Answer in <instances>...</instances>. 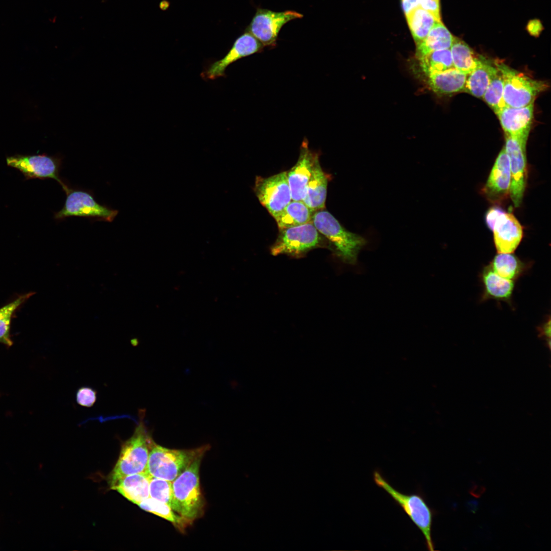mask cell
<instances>
[{"label":"cell","instance_id":"1","mask_svg":"<svg viewBox=\"0 0 551 551\" xmlns=\"http://www.w3.org/2000/svg\"><path fill=\"white\" fill-rule=\"evenodd\" d=\"M154 442L141 419L132 436L121 445L118 460L108 477L110 486L126 475L147 471L149 454Z\"/></svg>","mask_w":551,"mask_h":551},{"label":"cell","instance_id":"2","mask_svg":"<svg viewBox=\"0 0 551 551\" xmlns=\"http://www.w3.org/2000/svg\"><path fill=\"white\" fill-rule=\"evenodd\" d=\"M202 458L196 459L172 482L175 511L190 524L204 512L205 501L199 483Z\"/></svg>","mask_w":551,"mask_h":551},{"label":"cell","instance_id":"3","mask_svg":"<svg viewBox=\"0 0 551 551\" xmlns=\"http://www.w3.org/2000/svg\"><path fill=\"white\" fill-rule=\"evenodd\" d=\"M312 222L318 231L331 242L335 254L339 259L347 264H356L359 252L367 243L363 237L345 229L327 211H315Z\"/></svg>","mask_w":551,"mask_h":551},{"label":"cell","instance_id":"4","mask_svg":"<svg viewBox=\"0 0 551 551\" xmlns=\"http://www.w3.org/2000/svg\"><path fill=\"white\" fill-rule=\"evenodd\" d=\"M209 449V445L188 449H170L154 442L149 454L146 471L152 477L172 482Z\"/></svg>","mask_w":551,"mask_h":551},{"label":"cell","instance_id":"5","mask_svg":"<svg viewBox=\"0 0 551 551\" xmlns=\"http://www.w3.org/2000/svg\"><path fill=\"white\" fill-rule=\"evenodd\" d=\"M373 478L376 485L390 495L420 530L425 538L428 549L433 550L434 545L431 531L434 514L423 497L420 494L401 493L394 488L378 470L373 472Z\"/></svg>","mask_w":551,"mask_h":551},{"label":"cell","instance_id":"6","mask_svg":"<svg viewBox=\"0 0 551 551\" xmlns=\"http://www.w3.org/2000/svg\"><path fill=\"white\" fill-rule=\"evenodd\" d=\"M504 80V101L506 107L520 108L533 102L536 97L547 88L543 81L530 78L502 62H495Z\"/></svg>","mask_w":551,"mask_h":551},{"label":"cell","instance_id":"7","mask_svg":"<svg viewBox=\"0 0 551 551\" xmlns=\"http://www.w3.org/2000/svg\"><path fill=\"white\" fill-rule=\"evenodd\" d=\"M321 245L319 232L310 222L280 229L278 237L270 247V253L273 256L287 255L299 258Z\"/></svg>","mask_w":551,"mask_h":551},{"label":"cell","instance_id":"8","mask_svg":"<svg viewBox=\"0 0 551 551\" xmlns=\"http://www.w3.org/2000/svg\"><path fill=\"white\" fill-rule=\"evenodd\" d=\"M65 193L67 196L63 207L55 213L56 220L78 216L110 222L118 213V210L98 203L87 191L69 187Z\"/></svg>","mask_w":551,"mask_h":551},{"label":"cell","instance_id":"9","mask_svg":"<svg viewBox=\"0 0 551 551\" xmlns=\"http://www.w3.org/2000/svg\"><path fill=\"white\" fill-rule=\"evenodd\" d=\"M303 17V14L293 10L275 12L258 8L245 31L255 37L264 47L273 48L276 46L283 26L292 20Z\"/></svg>","mask_w":551,"mask_h":551},{"label":"cell","instance_id":"10","mask_svg":"<svg viewBox=\"0 0 551 551\" xmlns=\"http://www.w3.org/2000/svg\"><path fill=\"white\" fill-rule=\"evenodd\" d=\"M7 164L19 170L26 180L53 179L62 186L65 192L69 187L60 177L62 159L57 156L15 155L6 158Z\"/></svg>","mask_w":551,"mask_h":551},{"label":"cell","instance_id":"11","mask_svg":"<svg viewBox=\"0 0 551 551\" xmlns=\"http://www.w3.org/2000/svg\"><path fill=\"white\" fill-rule=\"evenodd\" d=\"M528 139L505 135V151L509 160L511 181L509 196L515 207L521 205L527 185Z\"/></svg>","mask_w":551,"mask_h":551},{"label":"cell","instance_id":"12","mask_svg":"<svg viewBox=\"0 0 551 551\" xmlns=\"http://www.w3.org/2000/svg\"><path fill=\"white\" fill-rule=\"evenodd\" d=\"M254 191L260 203L273 218L292 201L287 171L267 178L256 177Z\"/></svg>","mask_w":551,"mask_h":551},{"label":"cell","instance_id":"13","mask_svg":"<svg viewBox=\"0 0 551 551\" xmlns=\"http://www.w3.org/2000/svg\"><path fill=\"white\" fill-rule=\"evenodd\" d=\"M263 45L251 34L245 32L234 41L232 47L221 59L212 63L202 73L204 78L214 80L225 76L228 66L242 58L262 52Z\"/></svg>","mask_w":551,"mask_h":551},{"label":"cell","instance_id":"14","mask_svg":"<svg viewBox=\"0 0 551 551\" xmlns=\"http://www.w3.org/2000/svg\"><path fill=\"white\" fill-rule=\"evenodd\" d=\"M511 181L509 160L504 147L496 158L482 193L490 202L501 203L509 196Z\"/></svg>","mask_w":551,"mask_h":551},{"label":"cell","instance_id":"15","mask_svg":"<svg viewBox=\"0 0 551 551\" xmlns=\"http://www.w3.org/2000/svg\"><path fill=\"white\" fill-rule=\"evenodd\" d=\"M318 157V154L309 148L308 140L305 138L300 146L297 162L289 171H287L292 201H303L305 198L314 164Z\"/></svg>","mask_w":551,"mask_h":551},{"label":"cell","instance_id":"16","mask_svg":"<svg viewBox=\"0 0 551 551\" xmlns=\"http://www.w3.org/2000/svg\"><path fill=\"white\" fill-rule=\"evenodd\" d=\"M492 231L498 253H513L523 236V229L520 222L512 213L505 211L497 218Z\"/></svg>","mask_w":551,"mask_h":551},{"label":"cell","instance_id":"17","mask_svg":"<svg viewBox=\"0 0 551 551\" xmlns=\"http://www.w3.org/2000/svg\"><path fill=\"white\" fill-rule=\"evenodd\" d=\"M534 104L520 108L505 106L496 114L506 135L528 139L533 118Z\"/></svg>","mask_w":551,"mask_h":551},{"label":"cell","instance_id":"18","mask_svg":"<svg viewBox=\"0 0 551 551\" xmlns=\"http://www.w3.org/2000/svg\"><path fill=\"white\" fill-rule=\"evenodd\" d=\"M151 477L147 471L128 475L117 480L110 485V488L138 505L149 497Z\"/></svg>","mask_w":551,"mask_h":551},{"label":"cell","instance_id":"19","mask_svg":"<svg viewBox=\"0 0 551 551\" xmlns=\"http://www.w3.org/2000/svg\"><path fill=\"white\" fill-rule=\"evenodd\" d=\"M484 286L483 300L493 299L510 303L514 289V281L502 278L491 269L485 266L481 273Z\"/></svg>","mask_w":551,"mask_h":551},{"label":"cell","instance_id":"20","mask_svg":"<svg viewBox=\"0 0 551 551\" xmlns=\"http://www.w3.org/2000/svg\"><path fill=\"white\" fill-rule=\"evenodd\" d=\"M328 181V176L321 167L318 156L314 164L305 196L303 201L314 212L325 207Z\"/></svg>","mask_w":551,"mask_h":551},{"label":"cell","instance_id":"21","mask_svg":"<svg viewBox=\"0 0 551 551\" xmlns=\"http://www.w3.org/2000/svg\"><path fill=\"white\" fill-rule=\"evenodd\" d=\"M467 74L455 68L426 77L430 88L438 94L449 95L464 91Z\"/></svg>","mask_w":551,"mask_h":551},{"label":"cell","instance_id":"22","mask_svg":"<svg viewBox=\"0 0 551 551\" xmlns=\"http://www.w3.org/2000/svg\"><path fill=\"white\" fill-rule=\"evenodd\" d=\"M454 37L440 21H436L426 37L416 45L415 57L421 58L436 51L450 48Z\"/></svg>","mask_w":551,"mask_h":551},{"label":"cell","instance_id":"23","mask_svg":"<svg viewBox=\"0 0 551 551\" xmlns=\"http://www.w3.org/2000/svg\"><path fill=\"white\" fill-rule=\"evenodd\" d=\"M497 71L495 65L481 57L477 67L467 74L464 91L476 97L482 98Z\"/></svg>","mask_w":551,"mask_h":551},{"label":"cell","instance_id":"24","mask_svg":"<svg viewBox=\"0 0 551 551\" xmlns=\"http://www.w3.org/2000/svg\"><path fill=\"white\" fill-rule=\"evenodd\" d=\"M314 212L303 201L292 200L274 218L280 230L312 222Z\"/></svg>","mask_w":551,"mask_h":551},{"label":"cell","instance_id":"25","mask_svg":"<svg viewBox=\"0 0 551 551\" xmlns=\"http://www.w3.org/2000/svg\"><path fill=\"white\" fill-rule=\"evenodd\" d=\"M500 277L514 281L526 270L527 264L512 253H497L489 264Z\"/></svg>","mask_w":551,"mask_h":551},{"label":"cell","instance_id":"26","mask_svg":"<svg viewBox=\"0 0 551 551\" xmlns=\"http://www.w3.org/2000/svg\"><path fill=\"white\" fill-rule=\"evenodd\" d=\"M450 50L454 67L462 72L469 74L480 63L481 57H478L467 44L458 38L454 37Z\"/></svg>","mask_w":551,"mask_h":551},{"label":"cell","instance_id":"27","mask_svg":"<svg viewBox=\"0 0 551 551\" xmlns=\"http://www.w3.org/2000/svg\"><path fill=\"white\" fill-rule=\"evenodd\" d=\"M409 28L416 45L427 36L437 20L430 12L418 7L406 15Z\"/></svg>","mask_w":551,"mask_h":551},{"label":"cell","instance_id":"28","mask_svg":"<svg viewBox=\"0 0 551 551\" xmlns=\"http://www.w3.org/2000/svg\"><path fill=\"white\" fill-rule=\"evenodd\" d=\"M417 59L420 72L425 77L454 68L450 48L434 51Z\"/></svg>","mask_w":551,"mask_h":551},{"label":"cell","instance_id":"29","mask_svg":"<svg viewBox=\"0 0 551 551\" xmlns=\"http://www.w3.org/2000/svg\"><path fill=\"white\" fill-rule=\"evenodd\" d=\"M144 511L152 513L170 522L180 532L190 525L181 515L174 512L167 504L151 497L143 500L138 505Z\"/></svg>","mask_w":551,"mask_h":551},{"label":"cell","instance_id":"30","mask_svg":"<svg viewBox=\"0 0 551 551\" xmlns=\"http://www.w3.org/2000/svg\"><path fill=\"white\" fill-rule=\"evenodd\" d=\"M33 293L22 295L9 304L0 308V343L10 347L13 341L10 337V324L15 311Z\"/></svg>","mask_w":551,"mask_h":551},{"label":"cell","instance_id":"31","mask_svg":"<svg viewBox=\"0 0 551 551\" xmlns=\"http://www.w3.org/2000/svg\"><path fill=\"white\" fill-rule=\"evenodd\" d=\"M504 80L497 69L485 91L482 98L496 114L505 107L504 101Z\"/></svg>","mask_w":551,"mask_h":551},{"label":"cell","instance_id":"32","mask_svg":"<svg viewBox=\"0 0 551 551\" xmlns=\"http://www.w3.org/2000/svg\"><path fill=\"white\" fill-rule=\"evenodd\" d=\"M149 497L167 504L176 512L172 482L152 477L149 482Z\"/></svg>","mask_w":551,"mask_h":551},{"label":"cell","instance_id":"33","mask_svg":"<svg viewBox=\"0 0 551 551\" xmlns=\"http://www.w3.org/2000/svg\"><path fill=\"white\" fill-rule=\"evenodd\" d=\"M76 399L79 405L90 408L93 406L96 401L97 392L91 387H82L77 390Z\"/></svg>","mask_w":551,"mask_h":551},{"label":"cell","instance_id":"34","mask_svg":"<svg viewBox=\"0 0 551 551\" xmlns=\"http://www.w3.org/2000/svg\"><path fill=\"white\" fill-rule=\"evenodd\" d=\"M419 7L431 13L437 21H441L439 0H421Z\"/></svg>","mask_w":551,"mask_h":551},{"label":"cell","instance_id":"35","mask_svg":"<svg viewBox=\"0 0 551 551\" xmlns=\"http://www.w3.org/2000/svg\"><path fill=\"white\" fill-rule=\"evenodd\" d=\"M504 211L500 208L494 207L490 208L487 212L485 220L487 227L490 230L492 231L495 221Z\"/></svg>","mask_w":551,"mask_h":551},{"label":"cell","instance_id":"36","mask_svg":"<svg viewBox=\"0 0 551 551\" xmlns=\"http://www.w3.org/2000/svg\"><path fill=\"white\" fill-rule=\"evenodd\" d=\"M550 318L548 321L545 322L542 326L539 327V331L540 335L544 337L546 339V343H547V346L549 348L550 347Z\"/></svg>","mask_w":551,"mask_h":551},{"label":"cell","instance_id":"37","mask_svg":"<svg viewBox=\"0 0 551 551\" xmlns=\"http://www.w3.org/2000/svg\"><path fill=\"white\" fill-rule=\"evenodd\" d=\"M402 5L405 15L413 9L419 7L421 0H401Z\"/></svg>","mask_w":551,"mask_h":551},{"label":"cell","instance_id":"38","mask_svg":"<svg viewBox=\"0 0 551 551\" xmlns=\"http://www.w3.org/2000/svg\"><path fill=\"white\" fill-rule=\"evenodd\" d=\"M527 28L529 32L533 36H538L542 29L541 24L538 20L530 21Z\"/></svg>","mask_w":551,"mask_h":551}]
</instances>
